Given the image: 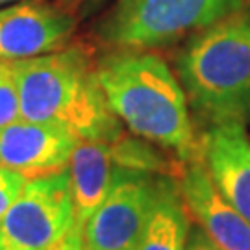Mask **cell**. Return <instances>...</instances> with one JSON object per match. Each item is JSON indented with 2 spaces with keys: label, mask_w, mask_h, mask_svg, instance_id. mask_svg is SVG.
<instances>
[{
  "label": "cell",
  "mask_w": 250,
  "mask_h": 250,
  "mask_svg": "<svg viewBox=\"0 0 250 250\" xmlns=\"http://www.w3.org/2000/svg\"><path fill=\"white\" fill-rule=\"evenodd\" d=\"M186 250H223L206 233L202 226H191Z\"/></svg>",
  "instance_id": "cell-16"
},
{
  "label": "cell",
  "mask_w": 250,
  "mask_h": 250,
  "mask_svg": "<svg viewBox=\"0 0 250 250\" xmlns=\"http://www.w3.org/2000/svg\"><path fill=\"white\" fill-rule=\"evenodd\" d=\"M191 211L174 176L158 174L154 202L137 250H186Z\"/></svg>",
  "instance_id": "cell-11"
},
{
  "label": "cell",
  "mask_w": 250,
  "mask_h": 250,
  "mask_svg": "<svg viewBox=\"0 0 250 250\" xmlns=\"http://www.w3.org/2000/svg\"><path fill=\"white\" fill-rule=\"evenodd\" d=\"M109 152L113 165L123 169L141 170L150 174H167L178 178L188 161L170 160L167 150L161 146H154V143L137 135L123 134L117 139L109 141Z\"/></svg>",
  "instance_id": "cell-13"
},
{
  "label": "cell",
  "mask_w": 250,
  "mask_h": 250,
  "mask_svg": "<svg viewBox=\"0 0 250 250\" xmlns=\"http://www.w3.org/2000/svg\"><path fill=\"white\" fill-rule=\"evenodd\" d=\"M26 182V176H22L21 172L0 165V221L22 193Z\"/></svg>",
  "instance_id": "cell-15"
},
{
  "label": "cell",
  "mask_w": 250,
  "mask_h": 250,
  "mask_svg": "<svg viewBox=\"0 0 250 250\" xmlns=\"http://www.w3.org/2000/svg\"><path fill=\"white\" fill-rule=\"evenodd\" d=\"M80 139L69 130L19 119L0 128V165L26 178L67 169Z\"/></svg>",
  "instance_id": "cell-8"
},
{
  "label": "cell",
  "mask_w": 250,
  "mask_h": 250,
  "mask_svg": "<svg viewBox=\"0 0 250 250\" xmlns=\"http://www.w3.org/2000/svg\"><path fill=\"white\" fill-rule=\"evenodd\" d=\"M21 119L69 130L80 141H113L123 134L97 76V63L80 45L11 62Z\"/></svg>",
  "instance_id": "cell-2"
},
{
  "label": "cell",
  "mask_w": 250,
  "mask_h": 250,
  "mask_svg": "<svg viewBox=\"0 0 250 250\" xmlns=\"http://www.w3.org/2000/svg\"><path fill=\"white\" fill-rule=\"evenodd\" d=\"M21 119V100L11 62H0V128Z\"/></svg>",
  "instance_id": "cell-14"
},
{
  "label": "cell",
  "mask_w": 250,
  "mask_h": 250,
  "mask_svg": "<svg viewBox=\"0 0 250 250\" xmlns=\"http://www.w3.org/2000/svg\"><path fill=\"white\" fill-rule=\"evenodd\" d=\"M97 76L111 111L132 134L182 161L200 154L186 91L160 54L115 48L97 62Z\"/></svg>",
  "instance_id": "cell-1"
},
{
  "label": "cell",
  "mask_w": 250,
  "mask_h": 250,
  "mask_svg": "<svg viewBox=\"0 0 250 250\" xmlns=\"http://www.w3.org/2000/svg\"><path fill=\"white\" fill-rule=\"evenodd\" d=\"M176 71L200 123H245L250 117V9L193 34L176 58Z\"/></svg>",
  "instance_id": "cell-3"
},
{
  "label": "cell",
  "mask_w": 250,
  "mask_h": 250,
  "mask_svg": "<svg viewBox=\"0 0 250 250\" xmlns=\"http://www.w3.org/2000/svg\"><path fill=\"white\" fill-rule=\"evenodd\" d=\"M46 250H85V245H83V228L78 226V224H74L60 241L54 243L52 247Z\"/></svg>",
  "instance_id": "cell-17"
},
{
  "label": "cell",
  "mask_w": 250,
  "mask_h": 250,
  "mask_svg": "<svg viewBox=\"0 0 250 250\" xmlns=\"http://www.w3.org/2000/svg\"><path fill=\"white\" fill-rule=\"evenodd\" d=\"M76 26L72 15L41 2L0 9V62H21L63 48Z\"/></svg>",
  "instance_id": "cell-7"
},
{
  "label": "cell",
  "mask_w": 250,
  "mask_h": 250,
  "mask_svg": "<svg viewBox=\"0 0 250 250\" xmlns=\"http://www.w3.org/2000/svg\"><path fill=\"white\" fill-rule=\"evenodd\" d=\"M107 0H85L82 6V17H91L93 13H97L99 9L106 6Z\"/></svg>",
  "instance_id": "cell-18"
},
{
  "label": "cell",
  "mask_w": 250,
  "mask_h": 250,
  "mask_svg": "<svg viewBox=\"0 0 250 250\" xmlns=\"http://www.w3.org/2000/svg\"><path fill=\"white\" fill-rule=\"evenodd\" d=\"M191 217L223 250H250V223L215 188L198 154L178 176Z\"/></svg>",
  "instance_id": "cell-9"
},
{
  "label": "cell",
  "mask_w": 250,
  "mask_h": 250,
  "mask_svg": "<svg viewBox=\"0 0 250 250\" xmlns=\"http://www.w3.org/2000/svg\"><path fill=\"white\" fill-rule=\"evenodd\" d=\"M113 167L109 141H80L76 145L69 161V172L74 219L82 228L106 197Z\"/></svg>",
  "instance_id": "cell-12"
},
{
  "label": "cell",
  "mask_w": 250,
  "mask_h": 250,
  "mask_svg": "<svg viewBox=\"0 0 250 250\" xmlns=\"http://www.w3.org/2000/svg\"><path fill=\"white\" fill-rule=\"evenodd\" d=\"M76 224L69 167L26 182L0 221V250H46Z\"/></svg>",
  "instance_id": "cell-5"
},
{
  "label": "cell",
  "mask_w": 250,
  "mask_h": 250,
  "mask_svg": "<svg viewBox=\"0 0 250 250\" xmlns=\"http://www.w3.org/2000/svg\"><path fill=\"white\" fill-rule=\"evenodd\" d=\"M158 174L113 167L106 197L83 226L85 250H137Z\"/></svg>",
  "instance_id": "cell-6"
},
{
  "label": "cell",
  "mask_w": 250,
  "mask_h": 250,
  "mask_svg": "<svg viewBox=\"0 0 250 250\" xmlns=\"http://www.w3.org/2000/svg\"><path fill=\"white\" fill-rule=\"evenodd\" d=\"M198 146L215 188L250 223V137L245 123L208 126Z\"/></svg>",
  "instance_id": "cell-10"
},
{
  "label": "cell",
  "mask_w": 250,
  "mask_h": 250,
  "mask_svg": "<svg viewBox=\"0 0 250 250\" xmlns=\"http://www.w3.org/2000/svg\"><path fill=\"white\" fill-rule=\"evenodd\" d=\"M243 8V0H115L97 24L113 48L154 50L178 43Z\"/></svg>",
  "instance_id": "cell-4"
},
{
  "label": "cell",
  "mask_w": 250,
  "mask_h": 250,
  "mask_svg": "<svg viewBox=\"0 0 250 250\" xmlns=\"http://www.w3.org/2000/svg\"><path fill=\"white\" fill-rule=\"evenodd\" d=\"M11 2H19V0H0V6H4V4H11Z\"/></svg>",
  "instance_id": "cell-19"
}]
</instances>
